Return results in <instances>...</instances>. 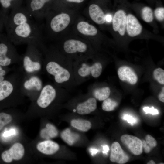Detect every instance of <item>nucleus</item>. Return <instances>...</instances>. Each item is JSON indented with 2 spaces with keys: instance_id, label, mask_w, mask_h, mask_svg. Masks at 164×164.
I'll list each match as a JSON object with an SVG mask.
<instances>
[{
  "instance_id": "obj_1",
  "label": "nucleus",
  "mask_w": 164,
  "mask_h": 164,
  "mask_svg": "<svg viewBox=\"0 0 164 164\" xmlns=\"http://www.w3.org/2000/svg\"><path fill=\"white\" fill-rule=\"evenodd\" d=\"M44 55L43 70L55 84L66 90H70L76 85L72 60L54 46L47 48Z\"/></svg>"
},
{
  "instance_id": "obj_2",
  "label": "nucleus",
  "mask_w": 164,
  "mask_h": 164,
  "mask_svg": "<svg viewBox=\"0 0 164 164\" xmlns=\"http://www.w3.org/2000/svg\"><path fill=\"white\" fill-rule=\"evenodd\" d=\"M6 30L7 36L13 44H32L43 55L46 51L47 48L43 43L42 26L38 22L33 19Z\"/></svg>"
},
{
  "instance_id": "obj_3",
  "label": "nucleus",
  "mask_w": 164,
  "mask_h": 164,
  "mask_svg": "<svg viewBox=\"0 0 164 164\" xmlns=\"http://www.w3.org/2000/svg\"><path fill=\"white\" fill-rule=\"evenodd\" d=\"M75 13L74 9L65 8L49 11L45 17V28L48 36L52 39H59L73 22Z\"/></svg>"
},
{
  "instance_id": "obj_4",
  "label": "nucleus",
  "mask_w": 164,
  "mask_h": 164,
  "mask_svg": "<svg viewBox=\"0 0 164 164\" xmlns=\"http://www.w3.org/2000/svg\"><path fill=\"white\" fill-rule=\"evenodd\" d=\"M55 46L64 55L73 61L93 55L91 43L78 37H70L60 38Z\"/></svg>"
},
{
  "instance_id": "obj_5",
  "label": "nucleus",
  "mask_w": 164,
  "mask_h": 164,
  "mask_svg": "<svg viewBox=\"0 0 164 164\" xmlns=\"http://www.w3.org/2000/svg\"><path fill=\"white\" fill-rule=\"evenodd\" d=\"M92 56L73 61V73L76 85L82 83L90 77L97 78L101 74L102 65L100 62H91Z\"/></svg>"
},
{
  "instance_id": "obj_6",
  "label": "nucleus",
  "mask_w": 164,
  "mask_h": 164,
  "mask_svg": "<svg viewBox=\"0 0 164 164\" xmlns=\"http://www.w3.org/2000/svg\"><path fill=\"white\" fill-rule=\"evenodd\" d=\"M43 54L35 46L27 44L26 51L21 55L19 69L26 74H39L43 70Z\"/></svg>"
},
{
  "instance_id": "obj_7",
  "label": "nucleus",
  "mask_w": 164,
  "mask_h": 164,
  "mask_svg": "<svg viewBox=\"0 0 164 164\" xmlns=\"http://www.w3.org/2000/svg\"><path fill=\"white\" fill-rule=\"evenodd\" d=\"M21 57L7 35L2 34L0 40V66L9 67L14 64L19 65Z\"/></svg>"
},
{
  "instance_id": "obj_8",
  "label": "nucleus",
  "mask_w": 164,
  "mask_h": 164,
  "mask_svg": "<svg viewBox=\"0 0 164 164\" xmlns=\"http://www.w3.org/2000/svg\"><path fill=\"white\" fill-rule=\"evenodd\" d=\"M65 89L58 87L53 83H48L44 84L39 95L36 98L37 107L44 109L49 107L62 91Z\"/></svg>"
},
{
  "instance_id": "obj_9",
  "label": "nucleus",
  "mask_w": 164,
  "mask_h": 164,
  "mask_svg": "<svg viewBox=\"0 0 164 164\" xmlns=\"http://www.w3.org/2000/svg\"><path fill=\"white\" fill-rule=\"evenodd\" d=\"M43 85L39 74L23 73L20 87L23 95H26L31 98H36Z\"/></svg>"
},
{
  "instance_id": "obj_10",
  "label": "nucleus",
  "mask_w": 164,
  "mask_h": 164,
  "mask_svg": "<svg viewBox=\"0 0 164 164\" xmlns=\"http://www.w3.org/2000/svg\"><path fill=\"white\" fill-rule=\"evenodd\" d=\"M32 18L26 7L22 5L10 11L4 19V26L7 29L30 21Z\"/></svg>"
},
{
  "instance_id": "obj_11",
  "label": "nucleus",
  "mask_w": 164,
  "mask_h": 164,
  "mask_svg": "<svg viewBox=\"0 0 164 164\" xmlns=\"http://www.w3.org/2000/svg\"><path fill=\"white\" fill-rule=\"evenodd\" d=\"M54 0H26L25 7L37 21L45 18Z\"/></svg>"
},
{
  "instance_id": "obj_12",
  "label": "nucleus",
  "mask_w": 164,
  "mask_h": 164,
  "mask_svg": "<svg viewBox=\"0 0 164 164\" xmlns=\"http://www.w3.org/2000/svg\"><path fill=\"white\" fill-rule=\"evenodd\" d=\"M76 32L83 39L91 43V40L98 34V30L94 25L83 20L76 22L75 26Z\"/></svg>"
},
{
  "instance_id": "obj_13",
  "label": "nucleus",
  "mask_w": 164,
  "mask_h": 164,
  "mask_svg": "<svg viewBox=\"0 0 164 164\" xmlns=\"http://www.w3.org/2000/svg\"><path fill=\"white\" fill-rule=\"evenodd\" d=\"M120 139L122 144L132 154L141 155L143 152L142 141L134 136L128 134L122 135Z\"/></svg>"
},
{
  "instance_id": "obj_14",
  "label": "nucleus",
  "mask_w": 164,
  "mask_h": 164,
  "mask_svg": "<svg viewBox=\"0 0 164 164\" xmlns=\"http://www.w3.org/2000/svg\"><path fill=\"white\" fill-rule=\"evenodd\" d=\"M24 153L23 145L20 143H16L9 149L3 152L1 154V157L4 162L10 163L13 160L21 159L23 156Z\"/></svg>"
},
{
  "instance_id": "obj_15",
  "label": "nucleus",
  "mask_w": 164,
  "mask_h": 164,
  "mask_svg": "<svg viewBox=\"0 0 164 164\" xmlns=\"http://www.w3.org/2000/svg\"><path fill=\"white\" fill-rule=\"evenodd\" d=\"M126 13L121 9L117 11L112 17V29L114 32L122 36H124L126 32Z\"/></svg>"
},
{
  "instance_id": "obj_16",
  "label": "nucleus",
  "mask_w": 164,
  "mask_h": 164,
  "mask_svg": "<svg viewBox=\"0 0 164 164\" xmlns=\"http://www.w3.org/2000/svg\"><path fill=\"white\" fill-rule=\"evenodd\" d=\"M90 19L96 24L102 25L106 22V14L102 8L97 4H89L87 9Z\"/></svg>"
},
{
  "instance_id": "obj_17",
  "label": "nucleus",
  "mask_w": 164,
  "mask_h": 164,
  "mask_svg": "<svg viewBox=\"0 0 164 164\" xmlns=\"http://www.w3.org/2000/svg\"><path fill=\"white\" fill-rule=\"evenodd\" d=\"M142 29L141 24L135 16L130 13L127 15L126 32L129 36L134 37L139 35Z\"/></svg>"
},
{
  "instance_id": "obj_18",
  "label": "nucleus",
  "mask_w": 164,
  "mask_h": 164,
  "mask_svg": "<svg viewBox=\"0 0 164 164\" xmlns=\"http://www.w3.org/2000/svg\"><path fill=\"white\" fill-rule=\"evenodd\" d=\"M110 160L119 164H124L129 159V156L124 151L118 142L112 143L111 146Z\"/></svg>"
},
{
  "instance_id": "obj_19",
  "label": "nucleus",
  "mask_w": 164,
  "mask_h": 164,
  "mask_svg": "<svg viewBox=\"0 0 164 164\" xmlns=\"http://www.w3.org/2000/svg\"><path fill=\"white\" fill-rule=\"evenodd\" d=\"M24 0H0V15L4 19L10 11L22 5Z\"/></svg>"
},
{
  "instance_id": "obj_20",
  "label": "nucleus",
  "mask_w": 164,
  "mask_h": 164,
  "mask_svg": "<svg viewBox=\"0 0 164 164\" xmlns=\"http://www.w3.org/2000/svg\"><path fill=\"white\" fill-rule=\"evenodd\" d=\"M118 74L120 79L126 81L132 84H135L138 81L137 76L134 71L129 67L124 66L119 68Z\"/></svg>"
},
{
  "instance_id": "obj_21",
  "label": "nucleus",
  "mask_w": 164,
  "mask_h": 164,
  "mask_svg": "<svg viewBox=\"0 0 164 164\" xmlns=\"http://www.w3.org/2000/svg\"><path fill=\"white\" fill-rule=\"evenodd\" d=\"M86 0H54L51 4L49 10L55 11L64 8L74 9L75 7L82 4Z\"/></svg>"
},
{
  "instance_id": "obj_22",
  "label": "nucleus",
  "mask_w": 164,
  "mask_h": 164,
  "mask_svg": "<svg viewBox=\"0 0 164 164\" xmlns=\"http://www.w3.org/2000/svg\"><path fill=\"white\" fill-rule=\"evenodd\" d=\"M97 107L96 99L91 97L85 101L78 104L75 111L80 114H88L94 111Z\"/></svg>"
},
{
  "instance_id": "obj_23",
  "label": "nucleus",
  "mask_w": 164,
  "mask_h": 164,
  "mask_svg": "<svg viewBox=\"0 0 164 164\" xmlns=\"http://www.w3.org/2000/svg\"><path fill=\"white\" fill-rule=\"evenodd\" d=\"M37 150L42 153L47 155L55 153L59 149L58 144L52 141L46 140L39 143L37 145Z\"/></svg>"
},
{
  "instance_id": "obj_24",
  "label": "nucleus",
  "mask_w": 164,
  "mask_h": 164,
  "mask_svg": "<svg viewBox=\"0 0 164 164\" xmlns=\"http://www.w3.org/2000/svg\"><path fill=\"white\" fill-rule=\"evenodd\" d=\"M63 140L70 145H72L79 139L78 134L72 132L69 128L63 130L61 134Z\"/></svg>"
},
{
  "instance_id": "obj_25",
  "label": "nucleus",
  "mask_w": 164,
  "mask_h": 164,
  "mask_svg": "<svg viewBox=\"0 0 164 164\" xmlns=\"http://www.w3.org/2000/svg\"><path fill=\"white\" fill-rule=\"evenodd\" d=\"M58 135V131L56 127L50 123L47 124L44 128L40 132V136L43 138L49 139L56 137Z\"/></svg>"
},
{
  "instance_id": "obj_26",
  "label": "nucleus",
  "mask_w": 164,
  "mask_h": 164,
  "mask_svg": "<svg viewBox=\"0 0 164 164\" xmlns=\"http://www.w3.org/2000/svg\"><path fill=\"white\" fill-rule=\"evenodd\" d=\"M92 93L96 99L100 101H104L109 96L111 90L108 87L95 88L92 90Z\"/></svg>"
},
{
  "instance_id": "obj_27",
  "label": "nucleus",
  "mask_w": 164,
  "mask_h": 164,
  "mask_svg": "<svg viewBox=\"0 0 164 164\" xmlns=\"http://www.w3.org/2000/svg\"><path fill=\"white\" fill-rule=\"evenodd\" d=\"M71 124L74 128L83 132L88 131L91 128L92 126L90 121L81 119L72 120L71 121Z\"/></svg>"
},
{
  "instance_id": "obj_28",
  "label": "nucleus",
  "mask_w": 164,
  "mask_h": 164,
  "mask_svg": "<svg viewBox=\"0 0 164 164\" xmlns=\"http://www.w3.org/2000/svg\"><path fill=\"white\" fill-rule=\"evenodd\" d=\"M141 15L143 20L147 23H151L153 20V12L152 9L149 7L146 6L142 9Z\"/></svg>"
},
{
  "instance_id": "obj_29",
  "label": "nucleus",
  "mask_w": 164,
  "mask_h": 164,
  "mask_svg": "<svg viewBox=\"0 0 164 164\" xmlns=\"http://www.w3.org/2000/svg\"><path fill=\"white\" fill-rule=\"evenodd\" d=\"M118 104L115 101L108 97L104 100L102 104V108L104 111H110L114 110L117 107Z\"/></svg>"
},
{
  "instance_id": "obj_30",
  "label": "nucleus",
  "mask_w": 164,
  "mask_h": 164,
  "mask_svg": "<svg viewBox=\"0 0 164 164\" xmlns=\"http://www.w3.org/2000/svg\"><path fill=\"white\" fill-rule=\"evenodd\" d=\"M12 120L11 115L4 112L0 113V131L3 127L10 123Z\"/></svg>"
},
{
  "instance_id": "obj_31",
  "label": "nucleus",
  "mask_w": 164,
  "mask_h": 164,
  "mask_svg": "<svg viewBox=\"0 0 164 164\" xmlns=\"http://www.w3.org/2000/svg\"><path fill=\"white\" fill-rule=\"evenodd\" d=\"M155 79L160 84H164V70L161 68L156 69L153 72Z\"/></svg>"
},
{
  "instance_id": "obj_32",
  "label": "nucleus",
  "mask_w": 164,
  "mask_h": 164,
  "mask_svg": "<svg viewBox=\"0 0 164 164\" xmlns=\"http://www.w3.org/2000/svg\"><path fill=\"white\" fill-rule=\"evenodd\" d=\"M154 15L159 21L162 22L164 19V8L159 7L156 8L154 11Z\"/></svg>"
},
{
  "instance_id": "obj_33",
  "label": "nucleus",
  "mask_w": 164,
  "mask_h": 164,
  "mask_svg": "<svg viewBox=\"0 0 164 164\" xmlns=\"http://www.w3.org/2000/svg\"><path fill=\"white\" fill-rule=\"evenodd\" d=\"M13 70L9 67L0 66V83L3 81L8 75L9 73Z\"/></svg>"
},
{
  "instance_id": "obj_34",
  "label": "nucleus",
  "mask_w": 164,
  "mask_h": 164,
  "mask_svg": "<svg viewBox=\"0 0 164 164\" xmlns=\"http://www.w3.org/2000/svg\"><path fill=\"white\" fill-rule=\"evenodd\" d=\"M145 141L147 144L152 149L156 147L157 143L155 138L150 135H147L145 137Z\"/></svg>"
},
{
  "instance_id": "obj_35",
  "label": "nucleus",
  "mask_w": 164,
  "mask_h": 164,
  "mask_svg": "<svg viewBox=\"0 0 164 164\" xmlns=\"http://www.w3.org/2000/svg\"><path fill=\"white\" fill-rule=\"evenodd\" d=\"M143 110L146 114H151L152 115L156 114H159L158 111L155 109L153 107L149 108L148 107H145L143 108Z\"/></svg>"
},
{
  "instance_id": "obj_36",
  "label": "nucleus",
  "mask_w": 164,
  "mask_h": 164,
  "mask_svg": "<svg viewBox=\"0 0 164 164\" xmlns=\"http://www.w3.org/2000/svg\"><path fill=\"white\" fill-rule=\"evenodd\" d=\"M142 141L143 149L145 152L146 153H149L152 149L147 144L145 141L143 140Z\"/></svg>"
},
{
  "instance_id": "obj_37",
  "label": "nucleus",
  "mask_w": 164,
  "mask_h": 164,
  "mask_svg": "<svg viewBox=\"0 0 164 164\" xmlns=\"http://www.w3.org/2000/svg\"><path fill=\"white\" fill-rule=\"evenodd\" d=\"M16 133L15 130L14 129H12L9 131H5L3 134V136L5 137H8L15 135Z\"/></svg>"
},
{
  "instance_id": "obj_38",
  "label": "nucleus",
  "mask_w": 164,
  "mask_h": 164,
  "mask_svg": "<svg viewBox=\"0 0 164 164\" xmlns=\"http://www.w3.org/2000/svg\"><path fill=\"white\" fill-rule=\"evenodd\" d=\"M123 118L124 120H127L128 123H132L136 121L135 120L132 116L127 114L124 116Z\"/></svg>"
},
{
  "instance_id": "obj_39",
  "label": "nucleus",
  "mask_w": 164,
  "mask_h": 164,
  "mask_svg": "<svg viewBox=\"0 0 164 164\" xmlns=\"http://www.w3.org/2000/svg\"><path fill=\"white\" fill-rule=\"evenodd\" d=\"M158 99L159 101L162 102H164V87L162 88L161 92L158 95Z\"/></svg>"
},
{
  "instance_id": "obj_40",
  "label": "nucleus",
  "mask_w": 164,
  "mask_h": 164,
  "mask_svg": "<svg viewBox=\"0 0 164 164\" xmlns=\"http://www.w3.org/2000/svg\"><path fill=\"white\" fill-rule=\"evenodd\" d=\"M4 19L3 18H2L0 19V40L2 34V31L3 28L4 27Z\"/></svg>"
},
{
  "instance_id": "obj_41",
  "label": "nucleus",
  "mask_w": 164,
  "mask_h": 164,
  "mask_svg": "<svg viewBox=\"0 0 164 164\" xmlns=\"http://www.w3.org/2000/svg\"><path fill=\"white\" fill-rule=\"evenodd\" d=\"M112 17L109 14H107L106 15V22H109L111 21Z\"/></svg>"
},
{
  "instance_id": "obj_42",
  "label": "nucleus",
  "mask_w": 164,
  "mask_h": 164,
  "mask_svg": "<svg viewBox=\"0 0 164 164\" xmlns=\"http://www.w3.org/2000/svg\"><path fill=\"white\" fill-rule=\"evenodd\" d=\"M90 151L92 155L95 154L98 151V150L95 149H91L90 150Z\"/></svg>"
},
{
  "instance_id": "obj_43",
  "label": "nucleus",
  "mask_w": 164,
  "mask_h": 164,
  "mask_svg": "<svg viewBox=\"0 0 164 164\" xmlns=\"http://www.w3.org/2000/svg\"><path fill=\"white\" fill-rule=\"evenodd\" d=\"M103 149L104 150V152L105 153L108 151L109 148L107 145H104L103 146Z\"/></svg>"
},
{
  "instance_id": "obj_44",
  "label": "nucleus",
  "mask_w": 164,
  "mask_h": 164,
  "mask_svg": "<svg viewBox=\"0 0 164 164\" xmlns=\"http://www.w3.org/2000/svg\"><path fill=\"white\" fill-rule=\"evenodd\" d=\"M147 164H155V163L153 160H150L148 162Z\"/></svg>"
},
{
  "instance_id": "obj_45",
  "label": "nucleus",
  "mask_w": 164,
  "mask_h": 164,
  "mask_svg": "<svg viewBox=\"0 0 164 164\" xmlns=\"http://www.w3.org/2000/svg\"><path fill=\"white\" fill-rule=\"evenodd\" d=\"M2 18H3L0 15V19H2ZM4 19V18H3Z\"/></svg>"
},
{
  "instance_id": "obj_46",
  "label": "nucleus",
  "mask_w": 164,
  "mask_h": 164,
  "mask_svg": "<svg viewBox=\"0 0 164 164\" xmlns=\"http://www.w3.org/2000/svg\"><path fill=\"white\" fill-rule=\"evenodd\" d=\"M159 164H164V163H160Z\"/></svg>"
},
{
  "instance_id": "obj_47",
  "label": "nucleus",
  "mask_w": 164,
  "mask_h": 164,
  "mask_svg": "<svg viewBox=\"0 0 164 164\" xmlns=\"http://www.w3.org/2000/svg\"></svg>"
}]
</instances>
